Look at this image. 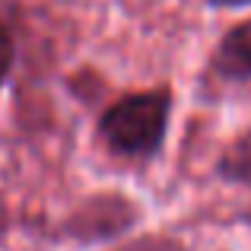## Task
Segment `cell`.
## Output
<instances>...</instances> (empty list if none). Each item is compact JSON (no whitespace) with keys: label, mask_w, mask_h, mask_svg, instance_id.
Masks as SVG:
<instances>
[{"label":"cell","mask_w":251,"mask_h":251,"mask_svg":"<svg viewBox=\"0 0 251 251\" xmlns=\"http://www.w3.org/2000/svg\"><path fill=\"white\" fill-rule=\"evenodd\" d=\"M172 99L169 92H137L121 102H115L99 121V134L115 153L140 159L153 156L162 147L169 130Z\"/></svg>","instance_id":"cell-1"},{"label":"cell","mask_w":251,"mask_h":251,"mask_svg":"<svg viewBox=\"0 0 251 251\" xmlns=\"http://www.w3.org/2000/svg\"><path fill=\"white\" fill-rule=\"evenodd\" d=\"M213 70L235 83L251 80V23H242L226 32L213 54Z\"/></svg>","instance_id":"cell-2"},{"label":"cell","mask_w":251,"mask_h":251,"mask_svg":"<svg viewBox=\"0 0 251 251\" xmlns=\"http://www.w3.org/2000/svg\"><path fill=\"white\" fill-rule=\"evenodd\" d=\"M216 172H220L226 181L251 184V130H248L245 137H239V140L226 150V156L220 159Z\"/></svg>","instance_id":"cell-3"},{"label":"cell","mask_w":251,"mask_h":251,"mask_svg":"<svg viewBox=\"0 0 251 251\" xmlns=\"http://www.w3.org/2000/svg\"><path fill=\"white\" fill-rule=\"evenodd\" d=\"M13 61H16V45H13V35L0 25V86H3L6 76H10Z\"/></svg>","instance_id":"cell-4"},{"label":"cell","mask_w":251,"mask_h":251,"mask_svg":"<svg viewBox=\"0 0 251 251\" xmlns=\"http://www.w3.org/2000/svg\"><path fill=\"white\" fill-rule=\"evenodd\" d=\"M121 251H181V245L166 242V239H143V242H134V245H127Z\"/></svg>","instance_id":"cell-5"},{"label":"cell","mask_w":251,"mask_h":251,"mask_svg":"<svg viewBox=\"0 0 251 251\" xmlns=\"http://www.w3.org/2000/svg\"><path fill=\"white\" fill-rule=\"evenodd\" d=\"M245 220H248V226H251V213H245Z\"/></svg>","instance_id":"cell-6"}]
</instances>
